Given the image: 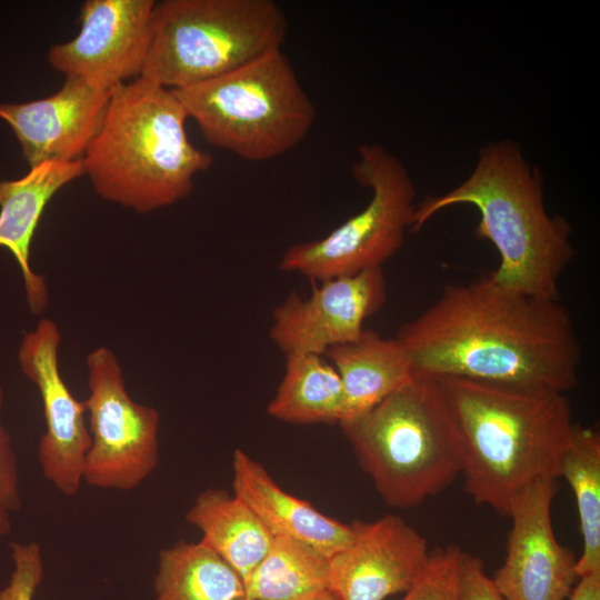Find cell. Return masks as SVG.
<instances>
[{
	"mask_svg": "<svg viewBox=\"0 0 600 600\" xmlns=\"http://www.w3.org/2000/svg\"><path fill=\"white\" fill-rule=\"evenodd\" d=\"M243 582L247 600H290L330 590L329 557L303 541L276 536Z\"/></svg>",
	"mask_w": 600,
	"mask_h": 600,
	"instance_id": "22",
	"label": "cell"
},
{
	"mask_svg": "<svg viewBox=\"0 0 600 600\" xmlns=\"http://www.w3.org/2000/svg\"><path fill=\"white\" fill-rule=\"evenodd\" d=\"M290 600H339V598L331 590H326V591H321V592L313 593L310 596H306V597H301L297 599H290Z\"/></svg>",
	"mask_w": 600,
	"mask_h": 600,
	"instance_id": "30",
	"label": "cell"
},
{
	"mask_svg": "<svg viewBox=\"0 0 600 600\" xmlns=\"http://www.w3.org/2000/svg\"><path fill=\"white\" fill-rule=\"evenodd\" d=\"M84 174L82 160L44 162L20 179L0 180V247L14 258L31 312L41 313L49 292L44 277L30 263L31 243L46 207L66 184Z\"/></svg>",
	"mask_w": 600,
	"mask_h": 600,
	"instance_id": "16",
	"label": "cell"
},
{
	"mask_svg": "<svg viewBox=\"0 0 600 600\" xmlns=\"http://www.w3.org/2000/svg\"><path fill=\"white\" fill-rule=\"evenodd\" d=\"M323 357L338 372L342 386L339 423L369 411L413 377L400 341L371 329H364L353 342L328 349Z\"/></svg>",
	"mask_w": 600,
	"mask_h": 600,
	"instance_id": "18",
	"label": "cell"
},
{
	"mask_svg": "<svg viewBox=\"0 0 600 600\" xmlns=\"http://www.w3.org/2000/svg\"><path fill=\"white\" fill-rule=\"evenodd\" d=\"M187 119L170 89L141 77L116 86L82 158L97 194L140 213L188 197L213 160L190 141Z\"/></svg>",
	"mask_w": 600,
	"mask_h": 600,
	"instance_id": "4",
	"label": "cell"
},
{
	"mask_svg": "<svg viewBox=\"0 0 600 600\" xmlns=\"http://www.w3.org/2000/svg\"><path fill=\"white\" fill-rule=\"evenodd\" d=\"M153 0H87L78 34L50 47L49 64L64 79L112 90L141 77L151 38Z\"/></svg>",
	"mask_w": 600,
	"mask_h": 600,
	"instance_id": "11",
	"label": "cell"
},
{
	"mask_svg": "<svg viewBox=\"0 0 600 600\" xmlns=\"http://www.w3.org/2000/svg\"><path fill=\"white\" fill-rule=\"evenodd\" d=\"M288 21L272 0L156 2L141 78L176 90L282 50Z\"/></svg>",
	"mask_w": 600,
	"mask_h": 600,
	"instance_id": "6",
	"label": "cell"
},
{
	"mask_svg": "<svg viewBox=\"0 0 600 600\" xmlns=\"http://www.w3.org/2000/svg\"><path fill=\"white\" fill-rule=\"evenodd\" d=\"M352 176L371 190L368 204L327 236L289 246L280 270L320 282L382 268L401 248L416 210L404 164L383 146L364 143L358 147Z\"/></svg>",
	"mask_w": 600,
	"mask_h": 600,
	"instance_id": "8",
	"label": "cell"
},
{
	"mask_svg": "<svg viewBox=\"0 0 600 600\" xmlns=\"http://www.w3.org/2000/svg\"><path fill=\"white\" fill-rule=\"evenodd\" d=\"M90 447L83 482L106 490L139 487L159 462L160 414L128 393L121 364L112 350L100 346L86 358Z\"/></svg>",
	"mask_w": 600,
	"mask_h": 600,
	"instance_id": "9",
	"label": "cell"
},
{
	"mask_svg": "<svg viewBox=\"0 0 600 600\" xmlns=\"http://www.w3.org/2000/svg\"><path fill=\"white\" fill-rule=\"evenodd\" d=\"M233 494L273 536L303 541L329 558L352 538L351 524L326 516L310 502L284 491L266 468L241 449L232 454Z\"/></svg>",
	"mask_w": 600,
	"mask_h": 600,
	"instance_id": "17",
	"label": "cell"
},
{
	"mask_svg": "<svg viewBox=\"0 0 600 600\" xmlns=\"http://www.w3.org/2000/svg\"><path fill=\"white\" fill-rule=\"evenodd\" d=\"M387 298L382 268L326 279L310 297L290 291L273 310L269 337L284 354L323 353L358 340Z\"/></svg>",
	"mask_w": 600,
	"mask_h": 600,
	"instance_id": "12",
	"label": "cell"
},
{
	"mask_svg": "<svg viewBox=\"0 0 600 600\" xmlns=\"http://www.w3.org/2000/svg\"><path fill=\"white\" fill-rule=\"evenodd\" d=\"M12 572L0 600H33L44 573L42 551L36 541L11 543Z\"/></svg>",
	"mask_w": 600,
	"mask_h": 600,
	"instance_id": "25",
	"label": "cell"
},
{
	"mask_svg": "<svg viewBox=\"0 0 600 600\" xmlns=\"http://www.w3.org/2000/svg\"><path fill=\"white\" fill-rule=\"evenodd\" d=\"M338 372L313 353L286 356L284 374L267 407L272 418L292 424L338 423L342 416Z\"/></svg>",
	"mask_w": 600,
	"mask_h": 600,
	"instance_id": "21",
	"label": "cell"
},
{
	"mask_svg": "<svg viewBox=\"0 0 600 600\" xmlns=\"http://www.w3.org/2000/svg\"><path fill=\"white\" fill-rule=\"evenodd\" d=\"M201 541L217 552L243 579L267 553L273 536L236 494L211 488L200 492L186 513Z\"/></svg>",
	"mask_w": 600,
	"mask_h": 600,
	"instance_id": "19",
	"label": "cell"
},
{
	"mask_svg": "<svg viewBox=\"0 0 600 600\" xmlns=\"http://www.w3.org/2000/svg\"><path fill=\"white\" fill-rule=\"evenodd\" d=\"M61 332L49 318L28 331L18 349V363L41 398L46 430L38 443L43 477L62 494L76 496L83 482L90 447L86 406L71 393L59 368Z\"/></svg>",
	"mask_w": 600,
	"mask_h": 600,
	"instance_id": "10",
	"label": "cell"
},
{
	"mask_svg": "<svg viewBox=\"0 0 600 600\" xmlns=\"http://www.w3.org/2000/svg\"><path fill=\"white\" fill-rule=\"evenodd\" d=\"M110 94L111 90L66 78L47 98L0 102V119L11 127L30 168L82 160L100 128Z\"/></svg>",
	"mask_w": 600,
	"mask_h": 600,
	"instance_id": "15",
	"label": "cell"
},
{
	"mask_svg": "<svg viewBox=\"0 0 600 600\" xmlns=\"http://www.w3.org/2000/svg\"><path fill=\"white\" fill-rule=\"evenodd\" d=\"M567 600H600V572L580 577Z\"/></svg>",
	"mask_w": 600,
	"mask_h": 600,
	"instance_id": "28",
	"label": "cell"
},
{
	"mask_svg": "<svg viewBox=\"0 0 600 600\" xmlns=\"http://www.w3.org/2000/svg\"><path fill=\"white\" fill-rule=\"evenodd\" d=\"M454 204H472L480 213L476 236L490 241L500 257L498 268L488 274L493 283L559 300V281L573 256L571 228L563 217L548 213L541 174L513 141L484 146L468 179L416 206L411 230L418 232Z\"/></svg>",
	"mask_w": 600,
	"mask_h": 600,
	"instance_id": "3",
	"label": "cell"
},
{
	"mask_svg": "<svg viewBox=\"0 0 600 600\" xmlns=\"http://www.w3.org/2000/svg\"><path fill=\"white\" fill-rule=\"evenodd\" d=\"M154 600H247L243 579L201 540L162 549Z\"/></svg>",
	"mask_w": 600,
	"mask_h": 600,
	"instance_id": "20",
	"label": "cell"
},
{
	"mask_svg": "<svg viewBox=\"0 0 600 600\" xmlns=\"http://www.w3.org/2000/svg\"><path fill=\"white\" fill-rule=\"evenodd\" d=\"M463 446L461 473L476 503L507 516L512 498L538 480H557L574 422L567 393L479 380L433 378Z\"/></svg>",
	"mask_w": 600,
	"mask_h": 600,
	"instance_id": "2",
	"label": "cell"
},
{
	"mask_svg": "<svg viewBox=\"0 0 600 600\" xmlns=\"http://www.w3.org/2000/svg\"><path fill=\"white\" fill-rule=\"evenodd\" d=\"M570 484L579 513L583 540L577 559V574L600 572V436L593 428L574 422L571 436L560 453L557 478Z\"/></svg>",
	"mask_w": 600,
	"mask_h": 600,
	"instance_id": "23",
	"label": "cell"
},
{
	"mask_svg": "<svg viewBox=\"0 0 600 600\" xmlns=\"http://www.w3.org/2000/svg\"><path fill=\"white\" fill-rule=\"evenodd\" d=\"M556 493V480H538L510 502L507 556L492 578L504 600H567L579 579L574 553L553 531Z\"/></svg>",
	"mask_w": 600,
	"mask_h": 600,
	"instance_id": "13",
	"label": "cell"
},
{
	"mask_svg": "<svg viewBox=\"0 0 600 600\" xmlns=\"http://www.w3.org/2000/svg\"><path fill=\"white\" fill-rule=\"evenodd\" d=\"M461 554L457 546L430 550L428 561L402 600H459Z\"/></svg>",
	"mask_w": 600,
	"mask_h": 600,
	"instance_id": "24",
	"label": "cell"
},
{
	"mask_svg": "<svg viewBox=\"0 0 600 600\" xmlns=\"http://www.w3.org/2000/svg\"><path fill=\"white\" fill-rule=\"evenodd\" d=\"M11 531L10 511L0 506V536H7Z\"/></svg>",
	"mask_w": 600,
	"mask_h": 600,
	"instance_id": "29",
	"label": "cell"
},
{
	"mask_svg": "<svg viewBox=\"0 0 600 600\" xmlns=\"http://www.w3.org/2000/svg\"><path fill=\"white\" fill-rule=\"evenodd\" d=\"M459 600H504L481 558L462 551L459 564Z\"/></svg>",
	"mask_w": 600,
	"mask_h": 600,
	"instance_id": "27",
	"label": "cell"
},
{
	"mask_svg": "<svg viewBox=\"0 0 600 600\" xmlns=\"http://www.w3.org/2000/svg\"><path fill=\"white\" fill-rule=\"evenodd\" d=\"M350 543L329 558L339 600H384L406 592L428 561L426 538L398 516L354 520Z\"/></svg>",
	"mask_w": 600,
	"mask_h": 600,
	"instance_id": "14",
	"label": "cell"
},
{
	"mask_svg": "<svg viewBox=\"0 0 600 600\" xmlns=\"http://www.w3.org/2000/svg\"><path fill=\"white\" fill-rule=\"evenodd\" d=\"M413 377H458L567 393L576 388L581 348L559 300L530 297L488 276L447 284L397 337Z\"/></svg>",
	"mask_w": 600,
	"mask_h": 600,
	"instance_id": "1",
	"label": "cell"
},
{
	"mask_svg": "<svg viewBox=\"0 0 600 600\" xmlns=\"http://www.w3.org/2000/svg\"><path fill=\"white\" fill-rule=\"evenodd\" d=\"M339 426L389 507H417L461 474V436L433 378L412 377L372 409Z\"/></svg>",
	"mask_w": 600,
	"mask_h": 600,
	"instance_id": "5",
	"label": "cell"
},
{
	"mask_svg": "<svg viewBox=\"0 0 600 600\" xmlns=\"http://www.w3.org/2000/svg\"><path fill=\"white\" fill-rule=\"evenodd\" d=\"M4 389L0 374V506L8 511H18L22 507L19 468L12 439L1 421Z\"/></svg>",
	"mask_w": 600,
	"mask_h": 600,
	"instance_id": "26",
	"label": "cell"
},
{
	"mask_svg": "<svg viewBox=\"0 0 600 600\" xmlns=\"http://www.w3.org/2000/svg\"><path fill=\"white\" fill-rule=\"evenodd\" d=\"M172 92L209 143L249 161L286 154L316 121V108L282 50Z\"/></svg>",
	"mask_w": 600,
	"mask_h": 600,
	"instance_id": "7",
	"label": "cell"
}]
</instances>
